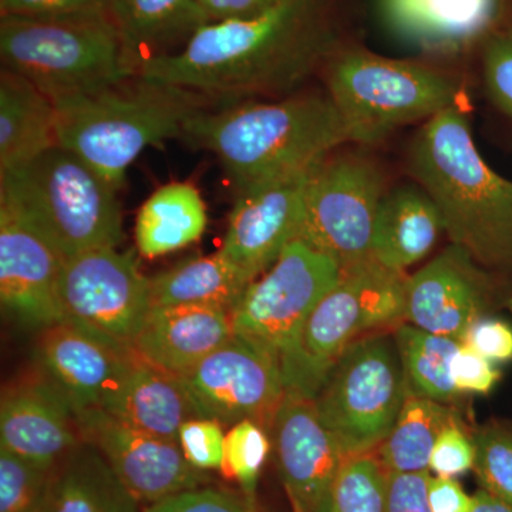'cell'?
<instances>
[{
    "instance_id": "obj_1",
    "label": "cell",
    "mask_w": 512,
    "mask_h": 512,
    "mask_svg": "<svg viewBox=\"0 0 512 512\" xmlns=\"http://www.w3.org/2000/svg\"><path fill=\"white\" fill-rule=\"evenodd\" d=\"M339 46L333 0H278L248 18L201 26L137 76L211 100L281 94L325 67Z\"/></svg>"
},
{
    "instance_id": "obj_2",
    "label": "cell",
    "mask_w": 512,
    "mask_h": 512,
    "mask_svg": "<svg viewBox=\"0 0 512 512\" xmlns=\"http://www.w3.org/2000/svg\"><path fill=\"white\" fill-rule=\"evenodd\" d=\"M407 157L409 173L439 208L451 244L512 285V181L485 163L463 106L426 121Z\"/></svg>"
},
{
    "instance_id": "obj_3",
    "label": "cell",
    "mask_w": 512,
    "mask_h": 512,
    "mask_svg": "<svg viewBox=\"0 0 512 512\" xmlns=\"http://www.w3.org/2000/svg\"><path fill=\"white\" fill-rule=\"evenodd\" d=\"M184 138L217 156L235 192L318 163L350 144L329 94L204 110L188 121Z\"/></svg>"
},
{
    "instance_id": "obj_4",
    "label": "cell",
    "mask_w": 512,
    "mask_h": 512,
    "mask_svg": "<svg viewBox=\"0 0 512 512\" xmlns=\"http://www.w3.org/2000/svg\"><path fill=\"white\" fill-rule=\"evenodd\" d=\"M53 101L57 144L120 190L138 156L147 147L184 137L188 121L208 110L211 99L134 76Z\"/></svg>"
},
{
    "instance_id": "obj_5",
    "label": "cell",
    "mask_w": 512,
    "mask_h": 512,
    "mask_svg": "<svg viewBox=\"0 0 512 512\" xmlns=\"http://www.w3.org/2000/svg\"><path fill=\"white\" fill-rule=\"evenodd\" d=\"M117 188L59 144L0 171V205L19 215L64 256L119 247Z\"/></svg>"
},
{
    "instance_id": "obj_6",
    "label": "cell",
    "mask_w": 512,
    "mask_h": 512,
    "mask_svg": "<svg viewBox=\"0 0 512 512\" xmlns=\"http://www.w3.org/2000/svg\"><path fill=\"white\" fill-rule=\"evenodd\" d=\"M328 94L350 144L375 146L409 124L463 106V86L446 72L410 60L340 47L326 63Z\"/></svg>"
},
{
    "instance_id": "obj_7",
    "label": "cell",
    "mask_w": 512,
    "mask_h": 512,
    "mask_svg": "<svg viewBox=\"0 0 512 512\" xmlns=\"http://www.w3.org/2000/svg\"><path fill=\"white\" fill-rule=\"evenodd\" d=\"M406 281L373 258L343 269L279 356L285 392L315 399L353 343L402 325Z\"/></svg>"
},
{
    "instance_id": "obj_8",
    "label": "cell",
    "mask_w": 512,
    "mask_h": 512,
    "mask_svg": "<svg viewBox=\"0 0 512 512\" xmlns=\"http://www.w3.org/2000/svg\"><path fill=\"white\" fill-rule=\"evenodd\" d=\"M0 59L52 100L134 77L110 16H0Z\"/></svg>"
},
{
    "instance_id": "obj_9",
    "label": "cell",
    "mask_w": 512,
    "mask_h": 512,
    "mask_svg": "<svg viewBox=\"0 0 512 512\" xmlns=\"http://www.w3.org/2000/svg\"><path fill=\"white\" fill-rule=\"evenodd\" d=\"M393 333L357 340L338 360L316 394V413L346 457L376 451L409 397Z\"/></svg>"
},
{
    "instance_id": "obj_10",
    "label": "cell",
    "mask_w": 512,
    "mask_h": 512,
    "mask_svg": "<svg viewBox=\"0 0 512 512\" xmlns=\"http://www.w3.org/2000/svg\"><path fill=\"white\" fill-rule=\"evenodd\" d=\"M386 192L383 170L372 157L333 151L313 170L298 239L342 269L369 261L377 208Z\"/></svg>"
},
{
    "instance_id": "obj_11",
    "label": "cell",
    "mask_w": 512,
    "mask_h": 512,
    "mask_svg": "<svg viewBox=\"0 0 512 512\" xmlns=\"http://www.w3.org/2000/svg\"><path fill=\"white\" fill-rule=\"evenodd\" d=\"M57 305L60 322L133 352L153 311L150 278L140 271L134 251L90 249L64 262Z\"/></svg>"
},
{
    "instance_id": "obj_12",
    "label": "cell",
    "mask_w": 512,
    "mask_h": 512,
    "mask_svg": "<svg viewBox=\"0 0 512 512\" xmlns=\"http://www.w3.org/2000/svg\"><path fill=\"white\" fill-rule=\"evenodd\" d=\"M342 272L330 256L295 239L242 293L231 311L235 335L279 359L303 320L338 284Z\"/></svg>"
},
{
    "instance_id": "obj_13",
    "label": "cell",
    "mask_w": 512,
    "mask_h": 512,
    "mask_svg": "<svg viewBox=\"0 0 512 512\" xmlns=\"http://www.w3.org/2000/svg\"><path fill=\"white\" fill-rule=\"evenodd\" d=\"M178 379L198 419L222 426L248 420L271 430L286 393L278 357L235 333Z\"/></svg>"
},
{
    "instance_id": "obj_14",
    "label": "cell",
    "mask_w": 512,
    "mask_h": 512,
    "mask_svg": "<svg viewBox=\"0 0 512 512\" xmlns=\"http://www.w3.org/2000/svg\"><path fill=\"white\" fill-rule=\"evenodd\" d=\"M498 308L512 309V285L458 245L451 244L407 276L404 319L434 335L461 343L473 322Z\"/></svg>"
},
{
    "instance_id": "obj_15",
    "label": "cell",
    "mask_w": 512,
    "mask_h": 512,
    "mask_svg": "<svg viewBox=\"0 0 512 512\" xmlns=\"http://www.w3.org/2000/svg\"><path fill=\"white\" fill-rule=\"evenodd\" d=\"M318 163L235 192L220 251L249 284L299 238L306 192Z\"/></svg>"
},
{
    "instance_id": "obj_16",
    "label": "cell",
    "mask_w": 512,
    "mask_h": 512,
    "mask_svg": "<svg viewBox=\"0 0 512 512\" xmlns=\"http://www.w3.org/2000/svg\"><path fill=\"white\" fill-rule=\"evenodd\" d=\"M77 423L84 440L97 447L143 507L211 484L210 474L188 463L178 440L144 433L101 412L87 414Z\"/></svg>"
},
{
    "instance_id": "obj_17",
    "label": "cell",
    "mask_w": 512,
    "mask_h": 512,
    "mask_svg": "<svg viewBox=\"0 0 512 512\" xmlns=\"http://www.w3.org/2000/svg\"><path fill=\"white\" fill-rule=\"evenodd\" d=\"M269 433L293 512H326L348 457L323 426L313 400L285 393Z\"/></svg>"
},
{
    "instance_id": "obj_18",
    "label": "cell",
    "mask_w": 512,
    "mask_h": 512,
    "mask_svg": "<svg viewBox=\"0 0 512 512\" xmlns=\"http://www.w3.org/2000/svg\"><path fill=\"white\" fill-rule=\"evenodd\" d=\"M35 356L40 376L62 394L77 420L101 412L136 359L131 350L66 322L42 329Z\"/></svg>"
},
{
    "instance_id": "obj_19",
    "label": "cell",
    "mask_w": 512,
    "mask_h": 512,
    "mask_svg": "<svg viewBox=\"0 0 512 512\" xmlns=\"http://www.w3.org/2000/svg\"><path fill=\"white\" fill-rule=\"evenodd\" d=\"M66 258L19 215L0 205V301L23 325L59 323L57 285Z\"/></svg>"
},
{
    "instance_id": "obj_20",
    "label": "cell",
    "mask_w": 512,
    "mask_h": 512,
    "mask_svg": "<svg viewBox=\"0 0 512 512\" xmlns=\"http://www.w3.org/2000/svg\"><path fill=\"white\" fill-rule=\"evenodd\" d=\"M70 404L42 376L6 390L0 403V447L47 470L84 443Z\"/></svg>"
},
{
    "instance_id": "obj_21",
    "label": "cell",
    "mask_w": 512,
    "mask_h": 512,
    "mask_svg": "<svg viewBox=\"0 0 512 512\" xmlns=\"http://www.w3.org/2000/svg\"><path fill=\"white\" fill-rule=\"evenodd\" d=\"M504 0H377L394 36L434 55H458L487 42Z\"/></svg>"
},
{
    "instance_id": "obj_22",
    "label": "cell",
    "mask_w": 512,
    "mask_h": 512,
    "mask_svg": "<svg viewBox=\"0 0 512 512\" xmlns=\"http://www.w3.org/2000/svg\"><path fill=\"white\" fill-rule=\"evenodd\" d=\"M234 336L231 312L217 306L153 308L133 352L144 362L181 376Z\"/></svg>"
},
{
    "instance_id": "obj_23",
    "label": "cell",
    "mask_w": 512,
    "mask_h": 512,
    "mask_svg": "<svg viewBox=\"0 0 512 512\" xmlns=\"http://www.w3.org/2000/svg\"><path fill=\"white\" fill-rule=\"evenodd\" d=\"M101 413L133 429L178 440L185 421L198 419L183 383L136 355Z\"/></svg>"
},
{
    "instance_id": "obj_24",
    "label": "cell",
    "mask_w": 512,
    "mask_h": 512,
    "mask_svg": "<svg viewBox=\"0 0 512 512\" xmlns=\"http://www.w3.org/2000/svg\"><path fill=\"white\" fill-rule=\"evenodd\" d=\"M446 232L439 208L420 185L387 191L377 208L372 258L384 268L403 272L421 261Z\"/></svg>"
},
{
    "instance_id": "obj_25",
    "label": "cell",
    "mask_w": 512,
    "mask_h": 512,
    "mask_svg": "<svg viewBox=\"0 0 512 512\" xmlns=\"http://www.w3.org/2000/svg\"><path fill=\"white\" fill-rule=\"evenodd\" d=\"M110 18L134 76L147 60L173 53L210 23L198 0H111Z\"/></svg>"
},
{
    "instance_id": "obj_26",
    "label": "cell",
    "mask_w": 512,
    "mask_h": 512,
    "mask_svg": "<svg viewBox=\"0 0 512 512\" xmlns=\"http://www.w3.org/2000/svg\"><path fill=\"white\" fill-rule=\"evenodd\" d=\"M55 101L26 77L0 72V171L56 146Z\"/></svg>"
},
{
    "instance_id": "obj_27",
    "label": "cell",
    "mask_w": 512,
    "mask_h": 512,
    "mask_svg": "<svg viewBox=\"0 0 512 512\" xmlns=\"http://www.w3.org/2000/svg\"><path fill=\"white\" fill-rule=\"evenodd\" d=\"M45 512H143V505L84 441L55 468Z\"/></svg>"
},
{
    "instance_id": "obj_28",
    "label": "cell",
    "mask_w": 512,
    "mask_h": 512,
    "mask_svg": "<svg viewBox=\"0 0 512 512\" xmlns=\"http://www.w3.org/2000/svg\"><path fill=\"white\" fill-rule=\"evenodd\" d=\"M207 208L190 183L163 185L138 211L136 244L144 258L173 254L200 241L207 228Z\"/></svg>"
},
{
    "instance_id": "obj_29",
    "label": "cell",
    "mask_w": 512,
    "mask_h": 512,
    "mask_svg": "<svg viewBox=\"0 0 512 512\" xmlns=\"http://www.w3.org/2000/svg\"><path fill=\"white\" fill-rule=\"evenodd\" d=\"M249 282L221 251L194 256L150 278L153 308L217 306L231 312Z\"/></svg>"
},
{
    "instance_id": "obj_30",
    "label": "cell",
    "mask_w": 512,
    "mask_h": 512,
    "mask_svg": "<svg viewBox=\"0 0 512 512\" xmlns=\"http://www.w3.org/2000/svg\"><path fill=\"white\" fill-rule=\"evenodd\" d=\"M458 419L450 404L409 396L376 456L387 473L430 471L434 444L451 421Z\"/></svg>"
},
{
    "instance_id": "obj_31",
    "label": "cell",
    "mask_w": 512,
    "mask_h": 512,
    "mask_svg": "<svg viewBox=\"0 0 512 512\" xmlns=\"http://www.w3.org/2000/svg\"><path fill=\"white\" fill-rule=\"evenodd\" d=\"M393 338L406 376L410 396L451 404L460 396L451 376V365L461 343L410 325L394 328Z\"/></svg>"
},
{
    "instance_id": "obj_32",
    "label": "cell",
    "mask_w": 512,
    "mask_h": 512,
    "mask_svg": "<svg viewBox=\"0 0 512 512\" xmlns=\"http://www.w3.org/2000/svg\"><path fill=\"white\" fill-rule=\"evenodd\" d=\"M386 478L376 453L346 458L326 512H384Z\"/></svg>"
},
{
    "instance_id": "obj_33",
    "label": "cell",
    "mask_w": 512,
    "mask_h": 512,
    "mask_svg": "<svg viewBox=\"0 0 512 512\" xmlns=\"http://www.w3.org/2000/svg\"><path fill=\"white\" fill-rule=\"evenodd\" d=\"M471 437L478 485L512 507V423L491 421Z\"/></svg>"
},
{
    "instance_id": "obj_34",
    "label": "cell",
    "mask_w": 512,
    "mask_h": 512,
    "mask_svg": "<svg viewBox=\"0 0 512 512\" xmlns=\"http://www.w3.org/2000/svg\"><path fill=\"white\" fill-rule=\"evenodd\" d=\"M53 473L0 447V512H45Z\"/></svg>"
},
{
    "instance_id": "obj_35",
    "label": "cell",
    "mask_w": 512,
    "mask_h": 512,
    "mask_svg": "<svg viewBox=\"0 0 512 512\" xmlns=\"http://www.w3.org/2000/svg\"><path fill=\"white\" fill-rule=\"evenodd\" d=\"M272 441L264 427L254 421H241L231 427L225 443V463L221 471L237 481L241 493L256 504L259 478L264 468Z\"/></svg>"
},
{
    "instance_id": "obj_36",
    "label": "cell",
    "mask_w": 512,
    "mask_h": 512,
    "mask_svg": "<svg viewBox=\"0 0 512 512\" xmlns=\"http://www.w3.org/2000/svg\"><path fill=\"white\" fill-rule=\"evenodd\" d=\"M178 443L188 463L197 470H222L225 463L227 433L218 421L192 419L185 421L178 434Z\"/></svg>"
},
{
    "instance_id": "obj_37",
    "label": "cell",
    "mask_w": 512,
    "mask_h": 512,
    "mask_svg": "<svg viewBox=\"0 0 512 512\" xmlns=\"http://www.w3.org/2000/svg\"><path fill=\"white\" fill-rule=\"evenodd\" d=\"M143 512H259L242 493L211 487L210 484L192 488L164 498L147 507Z\"/></svg>"
},
{
    "instance_id": "obj_38",
    "label": "cell",
    "mask_w": 512,
    "mask_h": 512,
    "mask_svg": "<svg viewBox=\"0 0 512 512\" xmlns=\"http://www.w3.org/2000/svg\"><path fill=\"white\" fill-rule=\"evenodd\" d=\"M483 76L494 106L512 119V35H493L485 42Z\"/></svg>"
},
{
    "instance_id": "obj_39",
    "label": "cell",
    "mask_w": 512,
    "mask_h": 512,
    "mask_svg": "<svg viewBox=\"0 0 512 512\" xmlns=\"http://www.w3.org/2000/svg\"><path fill=\"white\" fill-rule=\"evenodd\" d=\"M473 466V437L464 431L460 419L451 421L431 451L430 471L437 477L457 478L473 470Z\"/></svg>"
},
{
    "instance_id": "obj_40",
    "label": "cell",
    "mask_w": 512,
    "mask_h": 512,
    "mask_svg": "<svg viewBox=\"0 0 512 512\" xmlns=\"http://www.w3.org/2000/svg\"><path fill=\"white\" fill-rule=\"evenodd\" d=\"M111 0H0V16L80 18L110 16Z\"/></svg>"
},
{
    "instance_id": "obj_41",
    "label": "cell",
    "mask_w": 512,
    "mask_h": 512,
    "mask_svg": "<svg viewBox=\"0 0 512 512\" xmlns=\"http://www.w3.org/2000/svg\"><path fill=\"white\" fill-rule=\"evenodd\" d=\"M461 343L476 350L495 366L512 363V323L497 318L493 313L473 322Z\"/></svg>"
},
{
    "instance_id": "obj_42",
    "label": "cell",
    "mask_w": 512,
    "mask_h": 512,
    "mask_svg": "<svg viewBox=\"0 0 512 512\" xmlns=\"http://www.w3.org/2000/svg\"><path fill=\"white\" fill-rule=\"evenodd\" d=\"M454 386L460 394L488 396L501 380L500 367L461 343L451 365Z\"/></svg>"
},
{
    "instance_id": "obj_43",
    "label": "cell",
    "mask_w": 512,
    "mask_h": 512,
    "mask_svg": "<svg viewBox=\"0 0 512 512\" xmlns=\"http://www.w3.org/2000/svg\"><path fill=\"white\" fill-rule=\"evenodd\" d=\"M430 471L387 473L384 512H431Z\"/></svg>"
},
{
    "instance_id": "obj_44",
    "label": "cell",
    "mask_w": 512,
    "mask_h": 512,
    "mask_svg": "<svg viewBox=\"0 0 512 512\" xmlns=\"http://www.w3.org/2000/svg\"><path fill=\"white\" fill-rule=\"evenodd\" d=\"M431 512H471L474 495H468L457 478L431 477Z\"/></svg>"
},
{
    "instance_id": "obj_45",
    "label": "cell",
    "mask_w": 512,
    "mask_h": 512,
    "mask_svg": "<svg viewBox=\"0 0 512 512\" xmlns=\"http://www.w3.org/2000/svg\"><path fill=\"white\" fill-rule=\"evenodd\" d=\"M211 22L248 18L268 9L278 0H198Z\"/></svg>"
},
{
    "instance_id": "obj_46",
    "label": "cell",
    "mask_w": 512,
    "mask_h": 512,
    "mask_svg": "<svg viewBox=\"0 0 512 512\" xmlns=\"http://www.w3.org/2000/svg\"><path fill=\"white\" fill-rule=\"evenodd\" d=\"M471 512H512V507L480 488L474 494V505Z\"/></svg>"
}]
</instances>
